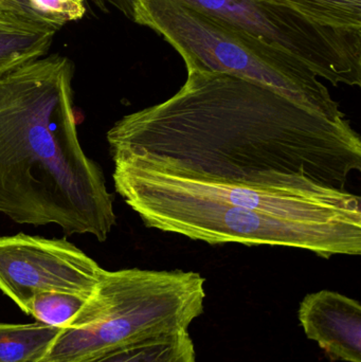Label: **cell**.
Masks as SVG:
<instances>
[{"label": "cell", "instance_id": "cell-7", "mask_svg": "<svg viewBox=\"0 0 361 362\" xmlns=\"http://www.w3.org/2000/svg\"><path fill=\"white\" fill-rule=\"evenodd\" d=\"M103 268L66 240L18 233L0 238V291L27 315L46 291L88 298Z\"/></svg>", "mask_w": 361, "mask_h": 362}, {"label": "cell", "instance_id": "cell-5", "mask_svg": "<svg viewBox=\"0 0 361 362\" xmlns=\"http://www.w3.org/2000/svg\"><path fill=\"white\" fill-rule=\"evenodd\" d=\"M134 21L162 36L187 69L220 72L273 89L331 117H343L328 86L302 62L177 0H129Z\"/></svg>", "mask_w": 361, "mask_h": 362}, {"label": "cell", "instance_id": "cell-2", "mask_svg": "<svg viewBox=\"0 0 361 362\" xmlns=\"http://www.w3.org/2000/svg\"><path fill=\"white\" fill-rule=\"evenodd\" d=\"M112 158L116 191L146 227L209 245L360 255V197L348 189H262L192 177L138 157Z\"/></svg>", "mask_w": 361, "mask_h": 362}, {"label": "cell", "instance_id": "cell-14", "mask_svg": "<svg viewBox=\"0 0 361 362\" xmlns=\"http://www.w3.org/2000/svg\"><path fill=\"white\" fill-rule=\"evenodd\" d=\"M28 4L40 16L59 28L78 21L86 12L83 0H28Z\"/></svg>", "mask_w": 361, "mask_h": 362}, {"label": "cell", "instance_id": "cell-12", "mask_svg": "<svg viewBox=\"0 0 361 362\" xmlns=\"http://www.w3.org/2000/svg\"><path fill=\"white\" fill-rule=\"evenodd\" d=\"M57 32L0 25V74L46 55Z\"/></svg>", "mask_w": 361, "mask_h": 362}, {"label": "cell", "instance_id": "cell-13", "mask_svg": "<svg viewBox=\"0 0 361 362\" xmlns=\"http://www.w3.org/2000/svg\"><path fill=\"white\" fill-rule=\"evenodd\" d=\"M87 298L72 293L46 291L32 298L28 305V316L36 322L64 329L80 312Z\"/></svg>", "mask_w": 361, "mask_h": 362}, {"label": "cell", "instance_id": "cell-15", "mask_svg": "<svg viewBox=\"0 0 361 362\" xmlns=\"http://www.w3.org/2000/svg\"><path fill=\"white\" fill-rule=\"evenodd\" d=\"M0 25L42 31L57 32L61 29L17 0H0Z\"/></svg>", "mask_w": 361, "mask_h": 362}, {"label": "cell", "instance_id": "cell-3", "mask_svg": "<svg viewBox=\"0 0 361 362\" xmlns=\"http://www.w3.org/2000/svg\"><path fill=\"white\" fill-rule=\"evenodd\" d=\"M72 78L59 54L0 74V213L102 243L116 225L114 196L78 141Z\"/></svg>", "mask_w": 361, "mask_h": 362}, {"label": "cell", "instance_id": "cell-17", "mask_svg": "<svg viewBox=\"0 0 361 362\" xmlns=\"http://www.w3.org/2000/svg\"><path fill=\"white\" fill-rule=\"evenodd\" d=\"M17 1L20 2L21 4H23V6H27L28 8H30L29 4H28V0H17ZM30 10H31V8H30Z\"/></svg>", "mask_w": 361, "mask_h": 362}, {"label": "cell", "instance_id": "cell-9", "mask_svg": "<svg viewBox=\"0 0 361 362\" xmlns=\"http://www.w3.org/2000/svg\"><path fill=\"white\" fill-rule=\"evenodd\" d=\"M194 344L186 333L119 346L78 362H196Z\"/></svg>", "mask_w": 361, "mask_h": 362}, {"label": "cell", "instance_id": "cell-4", "mask_svg": "<svg viewBox=\"0 0 361 362\" xmlns=\"http://www.w3.org/2000/svg\"><path fill=\"white\" fill-rule=\"evenodd\" d=\"M205 278L182 270L103 269L95 291L40 362H78L188 332L203 313Z\"/></svg>", "mask_w": 361, "mask_h": 362}, {"label": "cell", "instance_id": "cell-11", "mask_svg": "<svg viewBox=\"0 0 361 362\" xmlns=\"http://www.w3.org/2000/svg\"><path fill=\"white\" fill-rule=\"evenodd\" d=\"M331 29L361 32V0H269Z\"/></svg>", "mask_w": 361, "mask_h": 362}, {"label": "cell", "instance_id": "cell-10", "mask_svg": "<svg viewBox=\"0 0 361 362\" xmlns=\"http://www.w3.org/2000/svg\"><path fill=\"white\" fill-rule=\"evenodd\" d=\"M61 331L40 322H0V362H40Z\"/></svg>", "mask_w": 361, "mask_h": 362}, {"label": "cell", "instance_id": "cell-8", "mask_svg": "<svg viewBox=\"0 0 361 362\" xmlns=\"http://www.w3.org/2000/svg\"><path fill=\"white\" fill-rule=\"evenodd\" d=\"M298 317L305 335L331 361L361 362L360 302L336 291H317L305 296Z\"/></svg>", "mask_w": 361, "mask_h": 362}, {"label": "cell", "instance_id": "cell-16", "mask_svg": "<svg viewBox=\"0 0 361 362\" xmlns=\"http://www.w3.org/2000/svg\"><path fill=\"white\" fill-rule=\"evenodd\" d=\"M90 1L100 8H104V0H90Z\"/></svg>", "mask_w": 361, "mask_h": 362}, {"label": "cell", "instance_id": "cell-1", "mask_svg": "<svg viewBox=\"0 0 361 362\" xmlns=\"http://www.w3.org/2000/svg\"><path fill=\"white\" fill-rule=\"evenodd\" d=\"M187 71L167 101L114 123L112 155L262 189L347 191L361 171L360 136L347 116H326L230 74Z\"/></svg>", "mask_w": 361, "mask_h": 362}, {"label": "cell", "instance_id": "cell-6", "mask_svg": "<svg viewBox=\"0 0 361 362\" xmlns=\"http://www.w3.org/2000/svg\"><path fill=\"white\" fill-rule=\"evenodd\" d=\"M260 38L333 86H361V32L322 27L269 0H177Z\"/></svg>", "mask_w": 361, "mask_h": 362}]
</instances>
